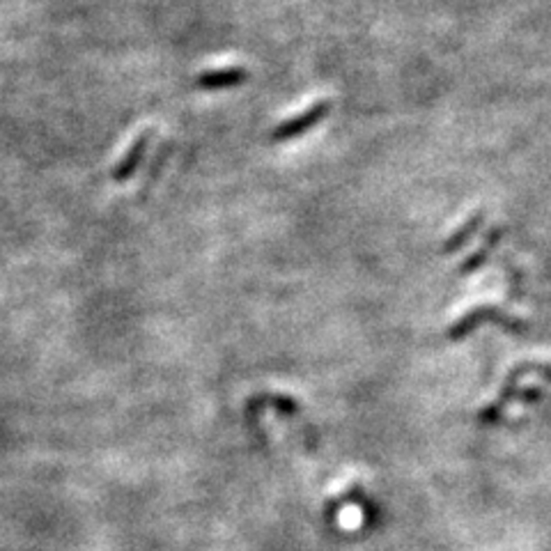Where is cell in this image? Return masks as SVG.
<instances>
[{
  "mask_svg": "<svg viewBox=\"0 0 551 551\" xmlns=\"http://www.w3.org/2000/svg\"><path fill=\"white\" fill-rule=\"evenodd\" d=\"M485 322H496V324H501V327L510 328V331H512V333L526 331V324L524 322H517V319H508L503 315V310H501V308L478 306V308H474V310H468L462 319H458V322H455L450 328H448V338H450V340L467 338L468 333L476 331V328H478L480 324H485Z\"/></svg>",
  "mask_w": 551,
  "mask_h": 551,
  "instance_id": "obj_1",
  "label": "cell"
},
{
  "mask_svg": "<svg viewBox=\"0 0 551 551\" xmlns=\"http://www.w3.org/2000/svg\"><path fill=\"white\" fill-rule=\"evenodd\" d=\"M328 109H331L328 101H318V104L308 106L303 113L294 115V118H290V120H285L283 125L276 127L274 141H278V143L294 141V138H299V136L308 134V131L315 129V127H318L319 122L327 118Z\"/></svg>",
  "mask_w": 551,
  "mask_h": 551,
  "instance_id": "obj_2",
  "label": "cell"
},
{
  "mask_svg": "<svg viewBox=\"0 0 551 551\" xmlns=\"http://www.w3.org/2000/svg\"><path fill=\"white\" fill-rule=\"evenodd\" d=\"M536 368H538V365H520V368L510 372V377L505 380L503 390H501L499 400L492 402V405H489L487 409H483V414H480V423H483V425H492V423H496L501 416H503V411H505V407H508V402L515 398L517 384H520V380L526 375V372H529V370H536Z\"/></svg>",
  "mask_w": 551,
  "mask_h": 551,
  "instance_id": "obj_3",
  "label": "cell"
},
{
  "mask_svg": "<svg viewBox=\"0 0 551 551\" xmlns=\"http://www.w3.org/2000/svg\"><path fill=\"white\" fill-rule=\"evenodd\" d=\"M150 141H152V131H143V134L138 136L134 143H131L129 150L125 152V156H122L120 162H118V166H115V171H113L115 182H127V179H129V177L138 171V166H141L143 159H145V152H147V145H150Z\"/></svg>",
  "mask_w": 551,
  "mask_h": 551,
  "instance_id": "obj_4",
  "label": "cell"
},
{
  "mask_svg": "<svg viewBox=\"0 0 551 551\" xmlns=\"http://www.w3.org/2000/svg\"><path fill=\"white\" fill-rule=\"evenodd\" d=\"M249 81V72L244 67H223V69H209V72L200 74L198 88L203 90H228L237 88V85Z\"/></svg>",
  "mask_w": 551,
  "mask_h": 551,
  "instance_id": "obj_5",
  "label": "cell"
},
{
  "mask_svg": "<svg viewBox=\"0 0 551 551\" xmlns=\"http://www.w3.org/2000/svg\"><path fill=\"white\" fill-rule=\"evenodd\" d=\"M483 221H485V214L483 212L474 214V216H471V219H468L467 223L462 225V228H458V230H455V232L450 234V237H448V241H446V244H443L442 253L443 255L458 253V250L462 249V246H467L468 241L474 240V234L478 232L480 225H483Z\"/></svg>",
  "mask_w": 551,
  "mask_h": 551,
  "instance_id": "obj_6",
  "label": "cell"
},
{
  "mask_svg": "<svg viewBox=\"0 0 551 551\" xmlns=\"http://www.w3.org/2000/svg\"><path fill=\"white\" fill-rule=\"evenodd\" d=\"M501 237H503V230H501V228L492 230V232H489L487 237H485L483 244H480L478 249L474 250V253L468 255L467 262H464V265L459 267V274H462V276H468V274H474V271L478 269V267H483L485 262H487L489 253H492V250H494L496 246H499Z\"/></svg>",
  "mask_w": 551,
  "mask_h": 551,
  "instance_id": "obj_7",
  "label": "cell"
},
{
  "mask_svg": "<svg viewBox=\"0 0 551 551\" xmlns=\"http://www.w3.org/2000/svg\"><path fill=\"white\" fill-rule=\"evenodd\" d=\"M542 398V390L540 389H533V386H530V389H526L524 393H521V402H524V405H533V402H538Z\"/></svg>",
  "mask_w": 551,
  "mask_h": 551,
  "instance_id": "obj_8",
  "label": "cell"
}]
</instances>
